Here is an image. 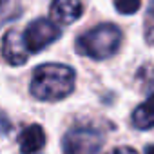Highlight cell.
I'll return each instance as SVG.
<instances>
[{
    "mask_svg": "<svg viewBox=\"0 0 154 154\" xmlns=\"http://www.w3.org/2000/svg\"><path fill=\"white\" fill-rule=\"evenodd\" d=\"M74 89V71L63 63H44L36 67L31 80V94L42 102H56Z\"/></svg>",
    "mask_w": 154,
    "mask_h": 154,
    "instance_id": "6da1fadb",
    "label": "cell"
},
{
    "mask_svg": "<svg viewBox=\"0 0 154 154\" xmlns=\"http://www.w3.org/2000/svg\"><path fill=\"white\" fill-rule=\"evenodd\" d=\"M120 42H122V31L114 24H100L78 38L76 49L94 60H103L118 51Z\"/></svg>",
    "mask_w": 154,
    "mask_h": 154,
    "instance_id": "7a4b0ae2",
    "label": "cell"
},
{
    "mask_svg": "<svg viewBox=\"0 0 154 154\" xmlns=\"http://www.w3.org/2000/svg\"><path fill=\"white\" fill-rule=\"evenodd\" d=\"M102 134L91 127H74L63 136V154H98L102 149Z\"/></svg>",
    "mask_w": 154,
    "mask_h": 154,
    "instance_id": "3957f363",
    "label": "cell"
},
{
    "mask_svg": "<svg viewBox=\"0 0 154 154\" xmlns=\"http://www.w3.org/2000/svg\"><path fill=\"white\" fill-rule=\"evenodd\" d=\"M58 36H60L58 26L47 18L33 20L24 31V42H26V47L29 53H38V51L45 49Z\"/></svg>",
    "mask_w": 154,
    "mask_h": 154,
    "instance_id": "277c9868",
    "label": "cell"
},
{
    "mask_svg": "<svg viewBox=\"0 0 154 154\" xmlns=\"http://www.w3.org/2000/svg\"><path fill=\"white\" fill-rule=\"evenodd\" d=\"M2 53H4V58L11 65L26 63L29 58V51L24 42V33H20L17 29L8 31L4 36V42H2Z\"/></svg>",
    "mask_w": 154,
    "mask_h": 154,
    "instance_id": "5b68a950",
    "label": "cell"
},
{
    "mask_svg": "<svg viewBox=\"0 0 154 154\" xmlns=\"http://www.w3.org/2000/svg\"><path fill=\"white\" fill-rule=\"evenodd\" d=\"M51 18L56 24H72L82 17V2L80 0H53L51 4Z\"/></svg>",
    "mask_w": 154,
    "mask_h": 154,
    "instance_id": "8992f818",
    "label": "cell"
},
{
    "mask_svg": "<svg viewBox=\"0 0 154 154\" xmlns=\"http://www.w3.org/2000/svg\"><path fill=\"white\" fill-rule=\"evenodd\" d=\"M44 145H45V132L40 125L33 123V125H27L26 129H22V132L18 136V147L24 154H35Z\"/></svg>",
    "mask_w": 154,
    "mask_h": 154,
    "instance_id": "52a82bcc",
    "label": "cell"
},
{
    "mask_svg": "<svg viewBox=\"0 0 154 154\" xmlns=\"http://www.w3.org/2000/svg\"><path fill=\"white\" fill-rule=\"evenodd\" d=\"M132 123L136 129H152L154 127V94L149 96L141 105H138L132 112Z\"/></svg>",
    "mask_w": 154,
    "mask_h": 154,
    "instance_id": "ba28073f",
    "label": "cell"
},
{
    "mask_svg": "<svg viewBox=\"0 0 154 154\" xmlns=\"http://www.w3.org/2000/svg\"><path fill=\"white\" fill-rule=\"evenodd\" d=\"M20 15V8L13 0H0V26H4L9 20H15Z\"/></svg>",
    "mask_w": 154,
    "mask_h": 154,
    "instance_id": "9c48e42d",
    "label": "cell"
},
{
    "mask_svg": "<svg viewBox=\"0 0 154 154\" xmlns=\"http://www.w3.org/2000/svg\"><path fill=\"white\" fill-rule=\"evenodd\" d=\"M141 0H114V8L122 15H132L140 9Z\"/></svg>",
    "mask_w": 154,
    "mask_h": 154,
    "instance_id": "30bf717a",
    "label": "cell"
},
{
    "mask_svg": "<svg viewBox=\"0 0 154 154\" xmlns=\"http://www.w3.org/2000/svg\"><path fill=\"white\" fill-rule=\"evenodd\" d=\"M9 131H11V122L2 111H0V136H6Z\"/></svg>",
    "mask_w": 154,
    "mask_h": 154,
    "instance_id": "8fae6325",
    "label": "cell"
},
{
    "mask_svg": "<svg viewBox=\"0 0 154 154\" xmlns=\"http://www.w3.org/2000/svg\"><path fill=\"white\" fill-rule=\"evenodd\" d=\"M109 154H138L134 149H131V147H116V149H112Z\"/></svg>",
    "mask_w": 154,
    "mask_h": 154,
    "instance_id": "7c38bea8",
    "label": "cell"
},
{
    "mask_svg": "<svg viewBox=\"0 0 154 154\" xmlns=\"http://www.w3.org/2000/svg\"><path fill=\"white\" fill-rule=\"evenodd\" d=\"M147 18H152L154 20V0H150V6H149V15Z\"/></svg>",
    "mask_w": 154,
    "mask_h": 154,
    "instance_id": "4fadbf2b",
    "label": "cell"
},
{
    "mask_svg": "<svg viewBox=\"0 0 154 154\" xmlns=\"http://www.w3.org/2000/svg\"><path fill=\"white\" fill-rule=\"evenodd\" d=\"M145 154H154V145H149V147L145 149Z\"/></svg>",
    "mask_w": 154,
    "mask_h": 154,
    "instance_id": "5bb4252c",
    "label": "cell"
}]
</instances>
